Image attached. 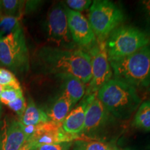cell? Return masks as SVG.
<instances>
[{
  "instance_id": "1",
  "label": "cell",
  "mask_w": 150,
  "mask_h": 150,
  "mask_svg": "<svg viewBox=\"0 0 150 150\" xmlns=\"http://www.w3.org/2000/svg\"><path fill=\"white\" fill-rule=\"evenodd\" d=\"M40 70L57 77L70 75L85 84L91 79V61L88 54L79 48L66 50L54 46L41 47L35 53Z\"/></svg>"
},
{
  "instance_id": "2",
  "label": "cell",
  "mask_w": 150,
  "mask_h": 150,
  "mask_svg": "<svg viewBox=\"0 0 150 150\" xmlns=\"http://www.w3.org/2000/svg\"><path fill=\"white\" fill-rule=\"evenodd\" d=\"M97 97L112 117L122 120L130 117L142 103L136 88L114 79L99 90Z\"/></svg>"
},
{
  "instance_id": "3",
  "label": "cell",
  "mask_w": 150,
  "mask_h": 150,
  "mask_svg": "<svg viewBox=\"0 0 150 150\" xmlns=\"http://www.w3.org/2000/svg\"><path fill=\"white\" fill-rule=\"evenodd\" d=\"M112 79L132 86L147 89L150 85V43L130 56L109 61Z\"/></svg>"
},
{
  "instance_id": "4",
  "label": "cell",
  "mask_w": 150,
  "mask_h": 150,
  "mask_svg": "<svg viewBox=\"0 0 150 150\" xmlns=\"http://www.w3.org/2000/svg\"><path fill=\"white\" fill-rule=\"evenodd\" d=\"M150 43V36L132 26H120L105 42L109 61L121 59L134 54Z\"/></svg>"
},
{
  "instance_id": "5",
  "label": "cell",
  "mask_w": 150,
  "mask_h": 150,
  "mask_svg": "<svg viewBox=\"0 0 150 150\" xmlns=\"http://www.w3.org/2000/svg\"><path fill=\"white\" fill-rule=\"evenodd\" d=\"M125 20V14L117 5L107 0L93 1L89 8L88 21L97 42H104Z\"/></svg>"
},
{
  "instance_id": "6",
  "label": "cell",
  "mask_w": 150,
  "mask_h": 150,
  "mask_svg": "<svg viewBox=\"0 0 150 150\" xmlns=\"http://www.w3.org/2000/svg\"><path fill=\"white\" fill-rule=\"evenodd\" d=\"M0 65L15 73L29 70V51L22 28L0 38Z\"/></svg>"
},
{
  "instance_id": "7",
  "label": "cell",
  "mask_w": 150,
  "mask_h": 150,
  "mask_svg": "<svg viewBox=\"0 0 150 150\" xmlns=\"http://www.w3.org/2000/svg\"><path fill=\"white\" fill-rule=\"evenodd\" d=\"M66 8L64 3L59 2L49 10L46 20L47 38L56 47L74 50L78 47L71 36Z\"/></svg>"
},
{
  "instance_id": "8",
  "label": "cell",
  "mask_w": 150,
  "mask_h": 150,
  "mask_svg": "<svg viewBox=\"0 0 150 150\" xmlns=\"http://www.w3.org/2000/svg\"><path fill=\"white\" fill-rule=\"evenodd\" d=\"M86 53L91 61V79L85 95L97 94L101 88L111 79L112 72L104 42L98 43Z\"/></svg>"
},
{
  "instance_id": "9",
  "label": "cell",
  "mask_w": 150,
  "mask_h": 150,
  "mask_svg": "<svg viewBox=\"0 0 150 150\" xmlns=\"http://www.w3.org/2000/svg\"><path fill=\"white\" fill-rule=\"evenodd\" d=\"M68 26L73 42L80 50L87 52L98 44L87 18L79 12L66 8Z\"/></svg>"
},
{
  "instance_id": "10",
  "label": "cell",
  "mask_w": 150,
  "mask_h": 150,
  "mask_svg": "<svg viewBox=\"0 0 150 150\" xmlns=\"http://www.w3.org/2000/svg\"><path fill=\"white\" fill-rule=\"evenodd\" d=\"M79 138V136L65 132L62 128L61 124L48 121L35 126L33 134L27 142L31 143L35 149L41 145L60 142H72Z\"/></svg>"
},
{
  "instance_id": "11",
  "label": "cell",
  "mask_w": 150,
  "mask_h": 150,
  "mask_svg": "<svg viewBox=\"0 0 150 150\" xmlns=\"http://www.w3.org/2000/svg\"><path fill=\"white\" fill-rule=\"evenodd\" d=\"M23 126L13 117H5L0 127V150H20L27 143Z\"/></svg>"
},
{
  "instance_id": "12",
  "label": "cell",
  "mask_w": 150,
  "mask_h": 150,
  "mask_svg": "<svg viewBox=\"0 0 150 150\" xmlns=\"http://www.w3.org/2000/svg\"><path fill=\"white\" fill-rule=\"evenodd\" d=\"M112 115L106 110L97 95L91 99L87 106L85 117V125L81 134L90 136L102 130Z\"/></svg>"
},
{
  "instance_id": "13",
  "label": "cell",
  "mask_w": 150,
  "mask_h": 150,
  "mask_svg": "<svg viewBox=\"0 0 150 150\" xmlns=\"http://www.w3.org/2000/svg\"><path fill=\"white\" fill-rule=\"evenodd\" d=\"M97 94L85 95L79 104L66 116L61 123L62 128L65 132L69 134L79 136L83 132L85 125V117L87 106L91 99Z\"/></svg>"
},
{
  "instance_id": "14",
  "label": "cell",
  "mask_w": 150,
  "mask_h": 150,
  "mask_svg": "<svg viewBox=\"0 0 150 150\" xmlns=\"http://www.w3.org/2000/svg\"><path fill=\"white\" fill-rule=\"evenodd\" d=\"M62 81L61 94L67 97L75 105L81 100L86 91V84L79 79L70 75L59 77Z\"/></svg>"
},
{
  "instance_id": "15",
  "label": "cell",
  "mask_w": 150,
  "mask_h": 150,
  "mask_svg": "<svg viewBox=\"0 0 150 150\" xmlns=\"http://www.w3.org/2000/svg\"><path fill=\"white\" fill-rule=\"evenodd\" d=\"M74 106L70 99L61 93L49 106L45 112L50 121L61 124Z\"/></svg>"
},
{
  "instance_id": "16",
  "label": "cell",
  "mask_w": 150,
  "mask_h": 150,
  "mask_svg": "<svg viewBox=\"0 0 150 150\" xmlns=\"http://www.w3.org/2000/svg\"><path fill=\"white\" fill-rule=\"evenodd\" d=\"M19 121L24 126L29 127L37 126L50 121V120L45 111L38 107L33 99L29 98L25 111L22 117L19 118Z\"/></svg>"
},
{
  "instance_id": "17",
  "label": "cell",
  "mask_w": 150,
  "mask_h": 150,
  "mask_svg": "<svg viewBox=\"0 0 150 150\" xmlns=\"http://www.w3.org/2000/svg\"><path fill=\"white\" fill-rule=\"evenodd\" d=\"M133 125L136 128L150 131V101L141 103L135 114Z\"/></svg>"
},
{
  "instance_id": "18",
  "label": "cell",
  "mask_w": 150,
  "mask_h": 150,
  "mask_svg": "<svg viewBox=\"0 0 150 150\" xmlns=\"http://www.w3.org/2000/svg\"><path fill=\"white\" fill-rule=\"evenodd\" d=\"M72 146L73 150H118L111 144L97 139H79Z\"/></svg>"
},
{
  "instance_id": "19",
  "label": "cell",
  "mask_w": 150,
  "mask_h": 150,
  "mask_svg": "<svg viewBox=\"0 0 150 150\" xmlns=\"http://www.w3.org/2000/svg\"><path fill=\"white\" fill-rule=\"evenodd\" d=\"M26 1L20 0H1L0 11L2 16L22 18L25 8Z\"/></svg>"
},
{
  "instance_id": "20",
  "label": "cell",
  "mask_w": 150,
  "mask_h": 150,
  "mask_svg": "<svg viewBox=\"0 0 150 150\" xmlns=\"http://www.w3.org/2000/svg\"><path fill=\"white\" fill-rule=\"evenodd\" d=\"M21 19L16 17L1 16L0 17V38L8 35L22 29Z\"/></svg>"
},
{
  "instance_id": "21",
  "label": "cell",
  "mask_w": 150,
  "mask_h": 150,
  "mask_svg": "<svg viewBox=\"0 0 150 150\" xmlns=\"http://www.w3.org/2000/svg\"><path fill=\"white\" fill-rule=\"evenodd\" d=\"M0 85L4 88H21L14 73L2 67H0Z\"/></svg>"
},
{
  "instance_id": "22",
  "label": "cell",
  "mask_w": 150,
  "mask_h": 150,
  "mask_svg": "<svg viewBox=\"0 0 150 150\" xmlns=\"http://www.w3.org/2000/svg\"><path fill=\"white\" fill-rule=\"evenodd\" d=\"M22 96H23V92L21 88H4V90L0 95V102L8 105Z\"/></svg>"
},
{
  "instance_id": "23",
  "label": "cell",
  "mask_w": 150,
  "mask_h": 150,
  "mask_svg": "<svg viewBox=\"0 0 150 150\" xmlns=\"http://www.w3.org/2000/svg\"><path fill=\"white\" fill-rule=\"evenodd\" d=\"M93 1L91 0H67L64 4L67 8L80 13L90 8Z\"/></svg>"
},
{
  "instance_id": "24",
  "label": "cell",
  "mask_w": 150,
  "mask_h": 150,
  "mask_svg": "<svg viewBox=\"0 0 150 150\" xmlns=\"http://www.w3.org/2000/svg\"><path fill=\"white\" fill-rule=\"evenodd\" d=\"M7 106L13 111L16 112L19 118H20L24 114L26 108H27V102H26V99L23 95V96L19 97L16 100H15L14 102L10 103Z\"/></svg>"
},
{
  "instance_id": "25",
  "label": "cell",
  "mask_w": 150,
  "mask_h": 150,
  "mask_svg": "<svg viewBox=\"0 0 150 150\" xmlns=\"http://www.w3.org/2000/svg\"><path fill=\"white\" fill-rule=\"evenodd\" d=\"M72 142H60V143L44 145L35 148V150H69L72 146Z\"/></svg>"
},
{
  "instance_id": "26",
  "label": "cell",
  "mask_w": 150,
  "mask_h": 150,
  "mask_svg": "<svg viewBox=\"0 0 150 150\" xmlns=\"http://www.w3.org/2000/svg\"><path fill=\"white\" fill-rule=\"evenodd\" d=\"M140 8L144 16H145L146 20L150 18V0L147 1H140Z\"/></svg>"
},
{
  "instance_id": "27",
  "label": "cell",
  "mask_w": 150,
  "mask_h": 150,
  "mask_svg": "<svg viewBox=\"0 0 150 150\" xmlns=\"http://www.w3.org/2000/svg\"><path fill=\"white\" fill-rule=\"evenodd\" d=\"M145 32L150 36V18L146 20V28Z\"/></svg>"
},
{
  "instance_id": "28",
  "label": "cell",
  "mask_w": 150,
  "mask_h": 150,
  "mask_svg": "<svg viewBox=\"0 0 150 150\" xmlns=\"http://www.w3.org/2000/svg\"><path fill=\"white\" fill-rule=\"evenodd\" d=\"M33 149H33L32 145H31V143H29V142H27V143H26L25 145H24L20 150H33Z\"/></svg>"
},
{
  "instance_id": "29",
  "label": "cell",
  "mask_w": 150,
  "mask_h": 150,
  "mask_svg": "<svg viewBox=\"0 0 150 150\" xmlns=\"http://www.w3.org/2000/svg\"><path fill=\"white\" fill-rule=\"evenodd\" d=\"M147 95L148 99H149V101H150V85L149 86V87H148L147 89Z\"/></svg>"
},
{
  "instance_id": "30",
  "label": "cell",
  "mask_w": 150,
  "mask_h": 150,
  "mask_svg": "<svg viewBox=\"0 0 150 150\" xmlns=\"http://www.w3.org/2000/svg\"><path fill=\"white\" fill-rule=\"evenodd\" d=\"M4 90V87H3L2 86L0 85V95H1V94L2 93Z\"/></svg>"
},
{
  "instance_id": "31",
  "label": "cell",
  "mask_w": 150,
  "mask_h": 150,
  "mask_svg": "<svg viewBox=\"0 0 150 150\" xmlns=\"http://www.w3.org/2000/svg\"><path fill=\"white\" fill-rule=\"evenodd\" d=\"M1 113H2V108H1V105L0 104V119L1 117Z\"/></svg>"
},
{
  "instance_id": "32",
  "label": "cell",
  "mask_w": 150,
  "mask_h": 150,
  "mask_svg": "<svg viewBox=\"0 0 150 150\" xmlns=\"http://www.w3.org/2000/svg\"><path fill=\"white\" fill-rule=\"evenodd\" d=\"M33 150H35V149H33Z\"/></svg>"
}]
</instances>
